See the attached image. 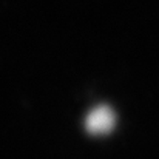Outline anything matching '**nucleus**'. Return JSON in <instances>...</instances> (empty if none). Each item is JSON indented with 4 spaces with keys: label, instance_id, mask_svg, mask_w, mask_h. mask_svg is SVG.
<instances>
[{
    "label": "nucleus",
    "instance_id": "nucleus-1",
    "mask_svg": "<svg viewBox=\"0 0 159 159\" xmlns=\"http://www.w3.org/2000/svg\"><path fill=\"white\" fill-rule=\"evenodd\" d=\"M87 130L94 134L107 133L114 127V113L108 107H98L90 111L85 120Z\"/></svg>",
    "mask_w": 159,
    "mask_h": 159
}]
</instances>
